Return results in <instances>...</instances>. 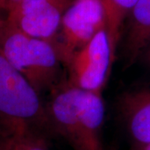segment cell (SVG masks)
Listing matches in <instances>:
<instances>
[{"mask_svg": "<svg viewBox=\"0 0 150 150\" xmlns=\"http://www.w3.org/2000/svg\"><path fill=\"white\" fill-rule=\"evenodd\" d=\"M40 93L0 54V132L11 137L52 128Z\"/></svg>", "mask_w": 150, "mask_h": 150, "instance_id": "6da1fadb", "label": "cell"}, {"mask_svg": "<svg viewBox=\"0 0 150 150\" xmlns=\"http://www.w3.org/2000/svg\"><path fill=\"white\" fill-rule=\"evenodd\" d=\"M0 54L39 93L59 83L62 63L54 43L31 38L0 17Z\"/></svg>", "mask_w": 150, "mask_h": 150, "instance_id": "7a4b0ae2", "label": "cell"}, {"mask_svg": "<svg viewBox=\"0 0 150 150\" xmlns=\"http://www.w3.org/2000/svg\"><path fill=\"white\" fill-rule=\"evenodd\" d=\"M103 28L106 17L102 0H73L63 15L60 35L54 42L62 63L68 64L73 55Z\"/></svg>", "mask_w": 150, "mask_h": 150, "instance_id": "3957f363", "label": "cell"}, {"mask_svg": "<svg viewBox=\"0 0 150 150\" xmlns=\"http://www.w3.org/2000/svg\"><path fill=\"white\" fill-rule=\"evenodd\" d=\"M114 58L107 29L103 28L71 58L69 81L80 90L103 93Z\"/></svg>", "mask_w": 150, "mask_h": 150, "instance_id": "277c9868", "label": "cell"}, {"mask_svg": "<svg viewBox=\"0 0 150 150\" xmlns=\"http://www.w3.org/2000/svg\"><path fill=\"white\" fill-rule=\"evenodd\" d=\"M73 0H25L3 18L31 38L54 44L62 18Z\"/></svg>", "mask_w": 150, "mask_h": 150, "instance_id": "5b68a950", "label": "cell"}, {"mask_svg": "<svg viewBox=\"0 0 150 150\" xmlns=\"http://www.w3.org/2000/svg\"><path fill=\"white\" fill-rule=\"evenodd\" d=\"M79 93V88L69 80L59 83L54 88L47 110L52 129L64 137L75 150H83L78 113Z\"/></svg>", "mask_w": 150, "mask_h": 150, "instance_id": "8992f818", "label": "cell"}, {"mask_svg": "<svg viewBox=\"0 0 150 150\" xmlns=\"http://www.w3.org/2000/svg\"><path fill=\"white\" fill-rule=\"evenodd\" d=\"M78 113L83 150H103L101 134L104 119V104L102 93L79 89Z\"/></svg>", "mask_w": 150, "mask_h": 150, "instance_id": "52a82bcc", "label": "cell"}, {"mask_svg": "<svg viewBox=\"0 0 150 150\" xmlns=\"http://www.w3.org/2000/svg\"><path fill=\"white\" fill-rule=\"evenodd\" d=\"M123 108L132 137L144 146L150 144V91L129 95L123 101Z\"/></svg>", "mask_w": 150, "mask_h": 150, "instance_id": "ba28073f", "label": "cell"}, {"mask_svg": "<svg viewBox=\"0 0 150 150\" xmlns=\"http://www.w3.org/2000/svg\"><path fill=\"white\" fill-rule=\"evenodd\" d=\"M129 16L126 51L129 61H133L150 38V0H137Z\"/></svg>", "mask_w": 150, "mask_h": 150, "instance_id": "9c48e42d", "label": "cell"}, {"mask_svg": "<svg viewBox=\"0 0 150 150\" xmlns=\"http://www.w3.org/2000/svg\"><path fill=\"white\" fill-rule=\"evenodd\" d=\"M106 17V29L112 50L116 53L123 21L129 16L137 0H102Z\"/></svg>", "mask_w": 150, "mask_h": 150, "instance_id": "30bf717a", "label": "cell"}, {"mask_svg": "<svg viewBox=\"0 0 150 150\" xmlns=\"http://www.w3.org/2000/svg\"><path fill=\"white\" fill-rule=\"evenodd\" d=\"M10 150H48L41 134L26 133L13 137Z\"/></svg>", "mask_w": 150, "mask_h": 150, "instance_id": "8fae6325", "label": "cell"}, {"mask_svg": "<svg viewBox=\"0 0 150 150\" xmlns=\"http://www.w3.org/2000/svg\"><path fill=\"white\" fill-rule=\"evenodd\" d=\"M23 1L25 0H4V4L2 8V17L5 15L7 13L15 8L17 6L19 5Z\"/></svg>", "mask_w": 150, "mask_h": 150, "instance_id": "7c38bea8", "label": "cell"}, {"mask_svg": "<svg viewBox=\"0 0 150 150\" xmlns=\"http://www.w3.org/2000/svg\"><path fill=\"white\" fill-rule=\"evenodd\" d=\"M13 137L0 132V150H10Z\"/></svg>", "mask_w": 150, "mask_h": 150, "instance_id": "4fadbf2b", "label": "cell"}, {"mask_svg": "<svg viewBox=\"0 0 150 150\" xmlns=\"http://www.w3.org/2000/svg\"><path fill=\"white\" fill-rule=\"evenodd\" d=\"M145 51V59L146 61L150 64V38L149 40V43L146 45V47L144 48Z\"/></svg>", "mask_w": 150, "mask_h": 150, "instance_id": "5bb4252c", "label": "cell"}, {"mask_svg": "<svg viewBox=\"0 0 150 150\" xmlns=\"http://www.w3.org/2000/svg\"><path fill=\"white\" fill-rule=\"evenodd\" d=\"M4 4V0H0V17H2V8Z\"/></svg>", "mask_w": 150, "mask_h": 150, "instance_id": "9a60e30c", "label": "cell"}, {"mask_svg": "<svg viewBox=\"0 0 150 150\" xmlns=\"http://www.w3.org/2000/svg\"><path fill=\"white\" fill-rule=\"evenodd\" d=\"M144 147V150H150V144L145 145Z\"/></svg>", "mask_w": 150, "mask_h": 150, "instance_id": "2e32d148", "label": "cell"}]
</instances>
